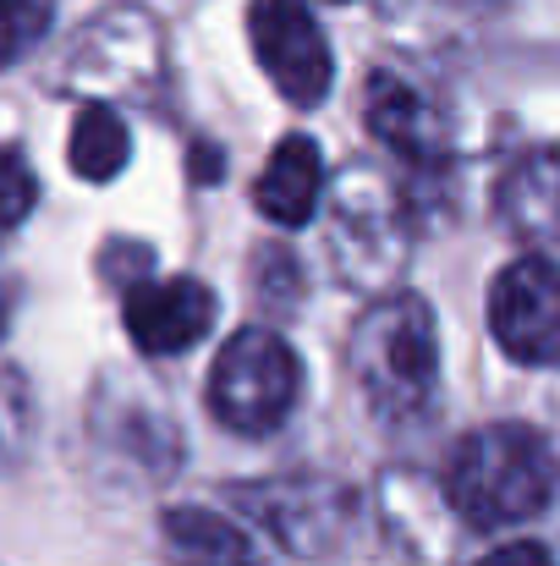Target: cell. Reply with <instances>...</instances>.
<instances>
[{
  "instance_id": "1",
  "label": "cell",
  "mask_w": 560,
  "mask_h": 566,
  "mask_svg": "<svg viewBox=\"0 0 560 566\" xmlns=\"http://www.w3.org/2000/svg\"><path fill=\"white\" fill-rule=\"evenodd\" d=\"M556 495V451L528 423H489L456 440L445 462V501L473 528H517Z\"/></svg>"
},
{
  "instance_id": "2",
  "label": "cell",
  "mask_w": 560,
  "mask_h": 566,
  "mask_svg": "<svg viewBox=\"0 0 560 566\" xmlns=\"http://www.w3.org/2000/svg\"><path fill=\"white\" fill-rule=\"evenodd\" d=\"M347 369L358 379L363 401L384 423H406V418L429 412L434 379H440V342H434L429 303L412 297V292L379 297L352 325Z\"/></svg>"
},
{
  "instance_id": "3",
  "label": "cell",
  "mask_w": 560,
  "mask_h": 566,
  "mask_svg": "<svg viewBox=\"0 0 560 566\" xmlns=\"http://www.w3.org/2000/svg\"><path fill=\"white\" fill-rule=\"evenodd\" d=\"M303 396V364L297 353L264 331V325H242L236 336H225V347L214 353V369H209V412L214 423H225L231 434H275L292 407Z\"/></svg>"
},
{
  "instance_id": "4",
  "label": "cell",
  "mask_w": 560,
  "mask_h": 566,
  "mask_svg": "<svg viewBox=\"0 0 560 566\" xmlns=\"http://www.w3.org/2000/svg\"><path fill=\"white\" fill-rule=\"evenodd\" d=\"M247 39H253L264 77L275 83V94L286 105H297V111L325 105V94L336 83V61H330L325 28L314 22V11L303 0H253Z\"/></svg>"
},
{
  "instance_id": "5",
  "label": "cell",
  "mask_w": 560,
  "mask_h": 566,
  "mask_svg": "<svg viewBox=\"0 0 560 566\" xmlns=\"http://www.w3.org/2000/svg\"><path fill=\"white\" fill-rule=\"evenodd\" d=\"M489 331H495L500 353L528 369L560 364V270L545 253H522L495 275Z\"/></svg>"
},
{
  "instance_id": "6",
  "label": "cell",
  "mask_w": 560,
  "mask_h": 566,
  "mask_svg": "<svg viewBox=\"0 0 560 566\" xmlns=\"http://www.w3.org/2000/svg\"><path fill=\"white\" fill-rule=\"evenodd\" d=\"M214 308L220 303L203 281L177 275V281H133L121 319H127V336L144 358H171V353L198 347L214 331Z\"/></svg>"
},
{
  "instance_id": "7",
  "label": "cell",
  "mask_w": 560,
  "mask_h": 566,
  "mask_svg": "<svg viewBox=\"0 0 560 566\" xmlns=\"http://www.w3.org/2000/svg\"><path fill=\"white\" fill-rule=\"evenodd\" d=\"M363 116H369V133L390 155H401V160H412V166H440V160H445V133H440L434 111H429L401 77L373 72Z\"/></svg>"
},
{
  "instance_id": "8",
  "label": "cell",
  "mask_w": 560,
  "mask_h": 566,
  "mask_svg": "<svg viewBox=\"0 0 560 566\" xmlns=\"http://www.w3.org/2000/svg\"><path fill=\"white\" fill-rule=\"evenodd\" d=\"M319 192H325V160H319V144L292 133L275 144L270 166L258 171L253 182V203L264 220L275 226H308L314 209H319Z\"/></svg>"
},
{
  "instance_id": "9",
  "label": "cell",
  "mask_w": 560,
  "mask_h": 566,
  "mask_svg": "<svg viewBox=\"0 0 560 566\" xmlns=\"http://www.w3.org/2000/svg\"><path fill=\"white\" fill-rule=\"evenodd\" d=\"M495 203H500V220L528 237V242H556L560 237V160L556 155H528L517 160L500 188H495Z\"/></svg>"
},
{
  "instance_id": "10",
  "label": "cell",
  "mask_w": 560,
  "mask_h": 566,
  "mask_svg": "<svg viewBox=\"0 0 560 566\" xmlns=\"http://www.w3.org/2000/svg\"><path fill=\"white\" fill-rule=\"evenodd\" d=\"M160 539L177 566H264L253 539L231 517L203 512V506H171L160 517Z\"/></svg>"
},
{
  "instance_id": "11",
  "label": "cell",
  "mask_w": 560,
  "mask_h": 566,
  "mask_svg": "<svg viewBox=\"0 0 560 566\" xmlns=\"http://www.w3.org/2000/svg\"><path fill=\"white\" fill-rule=\"evenodd\" d=\"M66 155H72V171H77L83 182H110V177H121L127 160H133V133H127V122H121L110 105H88V111L72 122Z\"/></svg>"
},
{
  "instance_id": "12",
  "label": "cell",
  "mask_w": 560,
  "mask_h": 566,
  "mask_svg": "<svg viewBox=\"0 0 560 566\" xmlns=\"http://www.w3.org/2000/svg\"><path fill=\"white\" fill-rule=\"evenodd\" d=\"M55 22V0H0V72L17 66Z\"/></svg>"
},
{
  "instance_id": "13",
  "label": "cell",
  "mask_w": 560,
  "mask_h": 566,
  "mask_svg": "<svg viewBox=\"0 0 560 566\" xmlns=\"http://www.w3.org/2000/svg\"><path fill=\"white\" fill-rule=\"evenodd\" d=\"M39 203V177L28 171V160L17 149H0V237L17 231Z\"/></svg>"
},
{
  "instance_id": "14",
  "label": "cell",
  "mask_w": 560,
  "mask_h": 566,
  "mask_svg": "<svg viewBox=\"0 0 560 566\" xmlns=\"http://www.w3.org/2000/svg\"><path fill=\"white\" fill-rule=\"evenodd\" d=\"M478 566H556L550 562V551L545 545H533V539H517V545H500V551H489Z\"/></svg>"
},
{
  "instance_id": "15",
  "label": "cell",
  "mask_w": 560,
  "mask_h": 566,
  "mask_svg": "<svg viewBox=\"0 0 560 566\" xmlns=\"http://www.w3.org/2000/svg\"><path fill=\"white\" fill-rule=\"evenodd\" d=\"M192 177H198V182H209V177L220 182V149L198 144V149H192Z\"/></svg>"
},
{
  "instance_id": "16",
  "label": "cell",
  "mask_w": 560,
  "mask_h": 566,
  "mask_svg": "<svg viewBox=\"0 0 560 566\" xmlns=\"http://www.w3.org/2000/svg\"><path fill=\"white\" fill-rule=\"evenodd\" d=\"M6 325H11V297L0 292V336H6Z\"/></svg>"
}]
</instances>
